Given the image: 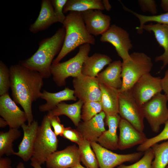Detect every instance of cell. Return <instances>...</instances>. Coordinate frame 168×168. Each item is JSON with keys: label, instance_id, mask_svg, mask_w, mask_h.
I'll use <instances>...</instances> for the list:
<instances>
[{"label": "cell", "instance_id": "cell-1", "mask_svg": "<svg viewBox=\"0 0 168 168\" xmlns=\"http://www.w3.org/2000/svg\"><path fill=\"white\" fill-rule=\"evenodd\" d=\"M9 68L13 100L22 107L28 124L30 125L34 120L32 104L40 97L44 78L39 72L20 64L12 65Z\"/></svg>", "mask_w": 168, "mask_h": 168}, {"label": "cell", "instance_id": "cell-2", "mask_svg": "<svg viewBox=\"0 0 168 168\" xmlns=\"http://www.w3.org/2000/svg\"><path fill=\"white\" fill-rule=\"evenodd\" d=\"M65 34V29L63 27L59 28L52 36L39 42L37 50L31 56L19 64L39 72L43 78H48L51 75L54 58L62 48Z\"/></svg>", "mask_w": 168, "mask_h": 168}, {"label": "cell", "instance_id": "cell-3", "mask_svg": "<svg viewBox=\"0 0 168 168\" xmlns=\"http://www.w3.org/2000/svg\"><path fill=\"white\" fill-rule=\"evenodd\" d=\"M65 34L62 48L52 63L56 64L76 48L83 44H94L95 40L87 31L81 12L71 11L62 23Z\"/></svg>", "mask_w": 168, "mask_h": 168}, {"label": "cell", "instance_id": "cell-4", "mask_svg": "<svg viewBox=\"0 0 168 168\" xmlns=\"http://www.w3.org/2000/svg\"><path fill=\"white\" fill-rule=\"evenodd\" d=\"M130 55V59L122 62V84L119 92L131 89L142 76L150 73L152 68V59L144 53L135 52Z\"/></svg>", "mask_w": 168, "mask_h": 168}, {"label": "cell", "instance_id": "cell-5", "mask_svg": "<svg viewBox=\"0 0 168 168\" xmlns=\"http://www.w3.org/2000/svg\"><path fill=\"white\" fill-rule=\"evenodd\" d=\"M91 50L90 44H86L79 47L77 54L68 60L56 64L52 63L51 75L54 82L58 86H65L66 79L68 77L73 78L82 74L83 63Z\"/></svg>", "mask_w": 168, "mask_h": 168}, {"label": "cell", "instance_id": "cell-6", "mask_svg": "<svg viewBox=\"0 0 168 168\" xmlns=\"http://www.w3.org/2000/svg\"><path fill=\"white\" fill-rule=\"evenodd\" d=\"M58 144L57 136L52 130L47 115L43 117L39 126L30 160L41 165L52 153L57 151Z\"/></svg>", "mask_w": 168, "mask_h": 168}, {"label": "cell", "instance_id": "cell-7", "mask_svg": "<svg viewBox=\"0 0 168 168\" xmlns=\"http://www.w3.org/2000/svg\"><path fill=\"white\" fill-rule=\"evenodd\" d=\"M168 100L165 94L159 93L141 106L144 118L154 133H158L168 120Z\"/></svg>", "mask_w": 168, "mask_h": 168}, {"label": "cell", "instance_id": "cell-8", "mask_svg": "<svg viewBox=\"0 0 168 168\" xmlns=\"http://www.w3.org/2000/svg\"><path fill=\"white\" fill-rule=\"evenodd\" d=\"M119 114L121 118L129 122L137 130L143 132L144 116L141 107L134 99L131 89L119 92Z\"/></svg>", "mask_w": 168, "mask_h": 168}, {"label": "cell", "instance_id": "cell-9", "mask_svg": "<svg viewBox=\"0 0 168 168\" xmlns=\"http://www.w3.org/2000/svg\"><path fill=\"white\" fill-rule=\"evenodd\" d=\"M92 148L97 160L99 168H114L126 162L137 161L144 154L143 152L121 154L113 152L101 146L97 142H91Z\"/></svg>", "mask_w": 168, "mask_h": 168}, {"label": "cell", "instance_id": "cell-10", "mask_svg": "<svg viewBox=\"0 0 168 168\" xmlns=\"http://www.w3.org/2000/svg\"><path fill=\"white\" fill-rule=\"evenodd\" d=\"M101 35L100 41L112 44L114 47L118 55L122 59L123 62L130 59L128 52L132 48L133 45L127 31L113 24Z\"/></svg>", "mask_w": 168, "mask_h": 168}, {"label": "cell", "instance_id": "cell-11", "mask_svg": "<svg viewBox=\"0 0 168 168\" xmlns=\"http://www.w3.org/2000/svg\"><path fill=\"white\" fill-rule=\"evenodd\" d=\"M161 78L155 77L150 73L142 76L134 85L131 90L134 99L141 106L162 90Z\"/></svg>", "mask_w": 168, "mask_h": 168}, {"label": "cell", "instance_id": "cell-12", "mask_svg": "<svg viewBox=\"0 0 168 168\" xmlns=\"http://www.w3.org/2000/svg\"><path fill=\"white\" fill-rule=\"evenodd\" d=\"M72 83L75 96L83 103L100 101L101 91L99 81L96 77L82 74L73 78Z\"/></svg>", "mask_w": 168, "mask_h": 168}, {"label": "cell", "instance_id": "cell-13", "mask_svg": "<svg viewBox=\"0 0 168 168\" xmlns=\"http://www.w3.org/2000/svg\"><path fill=\"white\" fill-rule=\"evenodd\" d=\"M16 104L9 93L0 96V115L7 122L10 128L18 129L27 120L25 112Z\"/></svg>", "mask_w": 168, "mask_h": 168}, {"label": "cell", "instance_id": "cell-14", "mask_svg": "<svg viewBox=\"0 0 168 168\" xmlns=\"http://www.w3.org/2000/svg\"><path fill=\"white\" fill-rule=\"evenodd\" d=\"M80 153L75 145L54 152L47 159V168H70L80 164Z\"/></svg>", "mask_w": 168, "mask_h": 168}, {"label": "cell", "instance_id": "cell-15", "mask_svg": "<svg viewBox=\"0 0 168 168\" xmlns=\"http://www.w3.org/2000/svg\"><path fill=\"white\" fill-rule=\"evenodd\" d=\"M119 128L118 149L122 150L140 145L148 138L143 132L137 130L131 124L125 119H121Z\"/></svg>", "mask_w": 168, "mask_h": 168}, {"label": "cell", "instance_id": "cell-16", "mask_svg": "<svg viewBox=\"0 0 168 168\" xmlns=\"http://www.w3.org/2000/svg\"><path fill=\"white\" fill-rule=\"evenodd\" d=\"M81 12L86 29L92 35H101L110 26V17L101 10H90Z\"/></svg>", "mask_w": 168, "mask_h": 168}, {"label": "cell", "instance_id": "cell-17", "mask_svg": "<svg viewBox=\"0 0 168 168\" xmlns=\"http://www.w3.org/2000/svg\"><path fill=\"white\" fill-rule=\"evenodd\" d=\"M105 113L102 111L90 120L80 122L77 129L83 138L90 142H97L105 130L104 119Z\"/></svg>", "mask_w": 168, "mask_h": 168}, {"label": "cell", "instance_id": "cell-18", "mask_svg": "<svg viewBox=\"0 0 168 168\" xmlns=\"http://www.w3.org/2000/svg\"><path fill=\"white\" fill-rule=\"evenodd\" d=\"M39 126L37 121L34 120L30 125L23 124L21 126L23 132L22 139L18 146V150L15 155L24 161L31 159Z\"/></svg>", "mask_w": 168, "mask_h": 168}, {"label": "cell", "instance_id": "cell-19", "mask_svg": "<svg viewBox=\"0 0 168 168\" xmlns=\"http://www.w3.org/2000/svg\"><path fill=\"white\" fill-rule=\"evenodd\" d=\"M121 117L118 114L106 115L105 122L108 127L97 140L98 144L102 147L110 150L118 149L119 138L117 129Z\"/></svg>", "mask_w": 168, "mask_h": 168}, {"label": "cell", "instance_id": "cell-20", "mask_svg": "<svg viewBox=\"0 0 168 168\" xmlns=\"http://www.w3.org/2000/svg\"><path fill=\"white\" fill-rule=\"evenodd\" d=\"M58 22L51 0H42L38 17L29 28L30 32L35 33L45 30L53 24Z\"/></svg>", "mask_w": 168, "mask_h": 168}, {"label": "cell", "instance_id": "cell-21", "mask_svg": "<svg viewBox=\"0 0 168 168\" xmlns=\"http://www.w3.org/2000/svg\"><path fill=\"white\" fill-rule=\"evenodd\" d=\"M142 29L149 32H152L159 44L164 49V53L160 56H156L155 59L156 62L161 61L163 63L160 72L168 65V25L157 23L144 25L142 27Z\"/></svg>", "mask_w": 168, "mask_h": 168}, {"label": "cell", "instance_id": "cell-22", "mask_svg": "<svg viewBox=\"0 0 168 168\" xmlns=\"http://www.w3.org/2000/svg\"><path fill=\"white\" fill-rule=\"evenodd\" d=\"M40 98L44 100L46 103L39 107V109L42 112H49L53 110L60 103L64 101L72 100L76 101L74 91L68 87L56 93H51L43 90Z\"/></svg>", "mask_w": 168, "mask_h": 168}, {"label": "cell", "instance_id": "cell-23", "mask_svg": "<svg viewBox=\"0 0 168 168\" xmlns=\"http://www.w3.org/2000/svg\"><path fill=\"white\" fill-rule=\"evenodd\" d=\"M101 93L100 102L103 111L106 115H114L119 113V90L99 82Z\"/></svg>", "mask_w": 168, "mask_h": 168}, {"label": "cell", "instance_id": "cell-24", "mask_svg": "<svg viewBox=\"0 0 168 168\" xmlns=\"http://www.w3.org/2000/svg\"><path fill=\"white\" fill-rule=\"evenodd\" d=\"M122 62L120 60L111 62L96 77L99 82L119 90L121 87L122 84Z\"/></svg>", "mask_w": 168, "mask_h": 168}, {"label": "cell", "instance_id": "cell-25", "mask_svg": "<svg viewBox=\"0 0 168 168\" xmlns=\"http://www.w3.org/2000/svg\"><path fill=\"white\" fill-rule=\"evenodd\" d=\"M83 104L80 100L72 104H68L62 102L53 110L48 112L47 115L49 117L65 115L72 120L77 127L81 122V111Z\"/></svg>", "mask_w": 168, "mask_h": 168}, {"label": "cell", "instance_id": "cell-26", "mask_svg": "<svg viewBox=\"0 0 168 168\" xmlns=\"http://www.w3.org/2000/svg\"><path fill=\"white\" fill-rule=\"evenodd\" d=\"M112 61L109 56L100 53H95L88 56L83 65L82 74L91 77H96L103 68Z\"/></svg>", "mask_w": 168, "mask_h": 168}, {"label": "cell", "instance_id": "cell-27", "mask_svg": "<svg viewBox=\"0 0 168 168\" xmlns=\"http://www.w3.org/2000/svg\"><path fill=\"white\" fill-rule=\"evenodd\" d=\"M90 10H105L102 0H68L63 12L64 13L71 11L82 12Z\"/></svg>", "mask_w": 168, "mask_h": 168}, {"label": "cell", "instance_id": "cell-28", "mask_svg": "<svg viewBox=\"0 0 168 168\" xmlns=\"http://www.w3.org/2000/svg\"><path fill=\"white\" fill-rule=\"evenodd\" d=\"M21 131L17 128H10L8 131L0 132V157L15 155L13 142L21 136Z\"/></svg>", "mask_w": 168, "mask_h": 168}, {"label": "cell", "instance_id": "cell-29", "mask_svg": "<svg viewBox=\"0 0 168 168\" xmlns=\"http://www.w3.org/2000/svg\"><path fill=\"white\" fill-rule=\"evenodd\" d=\"M78 146L81 161L83 164L88 168H99L98 161L91 148V142L84 139Z\"/></svg>", "mask_w": 168, "mask_h": 168}, {"label": "cell", "instance_id": "cell-30", "mask_svg": "<svg viewBox=\"0 0 168 168\" xmlns=\"http://www.w3.org/2000/svg\"><path fill=\"white\" fill-rule=\"evenodd\" d=\"M151 148L154 154L152 168H166L168 165V140L160 144H156Z\"/></svg>", "mask_w": 168, "mask_h": 168}, {"label": "cell", "instance_id": "cell-31", "mask_svg": "<svg viewBox=\"0 0 168 168\" xmlns=\"http://www.w3.org/2000/svg\"><path fill=\"white\" fill-rule=\"evenodd\" d=\"M123 9L134 15L139 20L140 23L139 27H137V32L141 34L143 31L142 27L146 22L150 21L155 22L157 23L168 25V12L158 15L146 16L139 14L126 7L121 2Z\"/></svg>", "mask_w": 168, "mask_h": 168}, {"label": "cell", "instance_id": "cell-32", "mask_svg": "<svg viewBox=\"0 0 168 168\" xmlns=\"http://www.w3.org/2000/svg\"><path fill=\"white\" fill-rule=\"evenodd\" d=\"M103 111L100 101H91L84 103L82 109L81 119L89 120Z\"/></svg>", "mask_w": 168, "mask_h": 168}, {"label": "cell", "instance_id": "cell-33", "mask_svg": "<svg viewBox=\"0 0 168 168\" xmlns=\"http://www.w3.org/2000/svg\"><path fill=\"white\" fill-rule=\"evenodd\" d=\"M164 124V127L160 133L155 137L147 138L143 143L138 146L137 148V151L139 152H144L151 148L153 145L160 142L168 140V120Z\"/></svg>", "mask_w": 168, "mask_h": 168}, {"label": "cell", "instance_id": "cell-34", "mask_svg": "<svg viewBox=\"0 0 168 168\" xmlns=\"http://www.w3.org/2000/svg\"><path fill=\"white\" fill-rule=\"evenodd\" d=\"M154 154L151 147L145 151L142 158L135 163L129 165L121 164L117 168H152V162Z\"/></svg>", "mask_w": 168, "mask_h": 168}, {"label": "cell", "instance_id": "cell-35", "mask_svg": "<svg viewBox=\"0 0 168 168\" xmlns=\"http://www.w3.org/2000/svg\"><path fill=\"white\" fill-rule=\"evenodd\" d=\"M11 86L9 68L2 61L0 62V96L9 93Z\"/></svg>", "mask_w": 168, "mask_h": 168}, {"label": "cell", "instance_id": "cell-36", "mask_svg": "<svg viewBox=\"0 0 168 168\" xmlns=\"http://www.w3.org/2000/svg\"><path fill=\"white\" fill-rule=\"evenodd\" d=\"M61 137L75 142L78 145L84 139L77 129L70 127L65 128Z\"/></svg>", "mask_w": 168, "mask_h": 168}, {"label": "cell", "instance_id": "cell-37", "mask_svg": "<svg viewBox=\"0 0 168 168\" xmlns=\"http://www.w3.org/2000/svg\"><path fill=\"white\" fill-rule=\"evenodd\" d=\"M67 1L68 0H51L54 14L58 22L62 24L66 17L64 15L63 10Z\"/></svg>", "mask_w": 168, "mask_h": 168}, {"label": "cell", "instance_id": "cell-38", "mask_svg": "<svg viewBox=\"0 0 168 168\" xmlns=\"http://www.w3.org/2000/svg\"><path fill=\"white\" fill-rule=\"evenodd\" d=\"M48 117L49 118L51 125L54 128V132L55 134L57 136L58 135L62 136L65 128L64 125L61 124L58 116H53Z\"/></svg>", "mask_w": 168, "mask_h": 168}, {"label": "cell", "instance_id": "cell-39", "mask_svg": "<svg viewBox=\"0 0 168 168\" xmlns=\"http://www.w3.org/2000/svg\"><path fill=\"white\" fill-rule=\"evenodd\" d=\"M138 2L143 12H150L153 14L157 13V6L155 1L141 0L138 1Z\"/></svg>", "mask_w": 168, "mask_h": 168}, {"label": "cell", "instance_id": "cell-40", "mask_svg": "<svg viewBox=\"0 0 168 168\" xmlns=\"http://www.w3.org/2000/svg\"><path fill=\"white\" fill-rule=\"evenodd\" d=\"M161 83L162 90L168 100V70L166 71L164 77L161 79Z\"/></svg>", "mask_w": 168, "mask_h": 168}, {"label": "cell", "instance_id": "cell-41", "mask_svg": "<svg viewBox=\"0 0 168 168\" xmlns=\"http://www.w3.org/2000/svg\"><path fill=\"white\" fill-rule=\"evenodd\" d=\"M11 164L10 158L0 157V168H12Z\"/></svg>", "mask_w": 168, "mask_h": 168}, {"label": "cell", "instance_id": "cell-42", "mask_svg": "<svg viewBox=\"0 0 168 168\" xmlns=\"http://www.w3.org/2000/svg\"><path fill=\"white\" fill-rule=\"evenodd\" d=\"M102 2L104 9L108 11H109L111 8V6L108 0H102Z\"/></svg>", "mask_w": 168, "mask_h": 168}, {"label": "cell", "instance_id": "cell-43", "mask_svg": "<svg viewBox=\"0 0 168 168\" xmlns=\"http://www.w3.org/2000/svg\"><path fill=\"white\" fill-rule=\"evenodd\" d=\"M161 5L164 11L168 12V0H161Z\"/></svg>", "mask_w": 168, "mask_h": 168}, {"label": "cell", "instance_id": "cell-44", "mask_svg": "<svg viewBox=\"0 0 168 168\" xmlns=\"http://www.w3.org/2000/svg\"><path fill=\"white\" fill-rule=\"evenodd\" d=\"M30 165L33 168H42L41 165L35 161L30 160Z\"/></svg>", "mask_w": 168, "mask_h": 168}, {"label": "cell", "instance_id": "cell-45", "mask_svg": "<svg viewBox=\"0 0 168 168\" xmlns=\"http://www.w3.org/2000/svg\"><path fill=\"white\" fill-rule=\"evenodd\" d=\"M8 125L7 122L2 118H0V127L3 128Z\"/></svg>", "mask_w": 168, "mask_h": 168}, {"label": "cell", "instance_id": "cell-46", "mask_svg": "<svg viewBox=\"0 0 168 168\" xmlns=\"http://www.w3.org/2000/svg\"><path fill=\"white\" fill-rule=\"evenodd\" d=\"M16 168H25V167L23 162H20L17 165Z\"/></svg>", "mask_w": 168, "mask_h": 168}, {"label": "cell", "instance_id": "cell-47", "mask_svg": "<svg viewBox=\"0 0 168 168\" xmlns=\"http://www.w3.org/2000/svg\"><path fill=\"white\" fill-rule=\"evenodd\" d=\"M70 168H87V167L86 168L83 167L82 165H81L80 164L77 165H76Z\"/></svg>", "mask_w": 168, "mask_h": 168}, {"label": "cell", "instance_id": "cell-48", "mask_svg": "<svg viewBox=\"0 0 168 168\" xmlns=\"http://www.w3.org/2000/svg\"><path fill=\"white\" fill-rule=\"evenodd\" d=\"M166 168H168V165H167Z\"/></svg>", "mask_w": 168, "mask_h": 168}]
</instances>
